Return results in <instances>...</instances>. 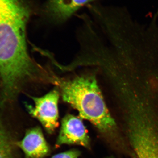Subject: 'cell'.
<instances>
[{
    "label": "cell",
    "instance_id": "obj_1",
    "mask_svg": "<svg viewBox=\"0 0 158 158\" xmlns=\"http://www.w3.org/2000/svg\"><path fill=\"white\" fill-rule=\"evenodd\" d=\"M30 15L22 0H0V104L13 101L28 84L45 77L28 50Z\"/></svg>",
    "mask_w": 158,
    "mask_h": 158
},
{
    "label": "cell",
    "instance_id": "obj_6",
    "mask_svg": "<svg viewBox=\"0 0 158 158\" xmlns=\"http://www.w3.org/2000/svg\"><path fill=\"white\" fill-rule=\"evenodd\" d=\"M17 144L29 158H42L47 155L50 151L42 131L38 127L29 130Z\"/></svg>",
    "mask_w": 158,
    "mask_h": 158
},
{
    "label": "cell",
    "instance_id": "obj_5",
    "mask_svg": "<svg viewBox=\"0 0 158 158\" xmlns=\"http://www.w3.org/2000/svg\"><path fill=\"white\" fill-rule=\"evenodd\" d=\"M65 144L90 146V138L81 118L68 114L62 119L56 145Z\"/></svg>",
    "mask_w": 158,
    "mask_h": 158
},
{
    "label": "cell",
    "instance_id": "obj_8",
    "mask_svg": "<svg viewBox=\"0 0 158 158\" xmlns=\"http://www.w3.org/2000/svg\"><path fill=\"white\" fill-rule=\"evenodd\" d=\"M0 158H14L13 143L0 115Z\"/></svg>",
    "mask_w": 158,
    "mask_h": 158
},
{
    "label": "cell",
    "instance_id": "obj_4",
    "mask_svg": "<svg viewBox=\"0 0 158 158\" xmlns=\"http://www.w3.org/2000/svg\"><path fill=\"white\" fill-rule=\"evenodd\" d=\"M31 98L34 106H27L29 113L40 122L48 132H53L59 126V91L54 89L44 96Z\"/></svg>",
    "mask_w": 158,
    "mask_h": 158
},
{
    "label": "cell",
    "instance_id": "obj_9",
    "mask_svg": "<svg viewBox=\"0 0 158 158\" xmlns=\"http://www.w3.org/2000/svg\"><path fill=\"white\" fill-rule=\"evenodd\" d=\"M80 155L81 152L79 151L73 149L58 154L52 158H77Z\"/></svg>",
    "mask_w": 158,
    "mask_h": 158
},
{
    "label": "cell",
    "instance_id": "obj_3",
    "mask_svg": "<svg viewBox=\"0 0 158 158\" xmlns=\"http://www.w3.org/2000/svg\"><path fill=\"white\" fill-rule=\"evenodd\" d=\"M120 118L123 134L135 158H158V110L130 100Z\"/></svg>",
    "mask_w": 158,
    "mask_h": 158
},
{
    "label": "cell",
    "instance_id": "obj_2",
    "mask_svg": "<svg viewBox=\"0 0 158 158\" xmlns=\"http://www.w3.org/2000/svg\"><path fill=\"white\" fill-rule=\"evenodd\" d=\"M62 99L77 110L81 118L88 120L101 132L124 138L119 133L94 75H86L67 81L55 80Z\"/></svg>",
    "mask_w": 158,
    "mask_h": 158
},
{
    "label": "cell",
    "instance_id": "obj_7",
    "mask_svg": "<svg viewBox=\"0 0 158 158\" xmlns=\"http://www.w3.org/2000/svg\"><path fill=\"white\" fill-rule=\"evenodd\" d=\"M94 0H49L46 11L55 19L63 20L70 17L79 8Z\"/></svg>",
    "mask_w": 158,
    "mask_h": 158
}]
</instances>
